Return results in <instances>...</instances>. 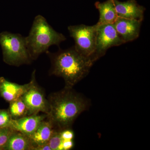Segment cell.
<instances>
[{"label": "cell", "mask_w": 150, "mask_h": 150, "mask_svg": "<svg viewBox=\"0 0 150 150\" xmlns=\"http://www.w3.org/2000/svg\"><path fill=\"white\" fill-rule=\"evenodd\" d=\"M63 139L61 135V131L55 130L47 143L51 150H62Z\"/></svg>", "instance_id": "2e32d148"}, {"label": "cell", "mask_w": 150, "mask_h": 150, "mask_svg": "<svg viewBox=\"0 0 150 150\" xmlns=\"http://www.w3.org/2000/svg\"><path fill=\"white\" fill-rule=\"evenodd\" d=\"M50 57V74L61 77L64 80L65 88H73L89 72L94 62L82 55L73 46L68 49H59L56 53L46 52Z\"/></svg>", "instance_id": "7a4b0ae2"}, {"label": "cell", "mask_w": 150, "mask_h": 150, "mask_svg": "<svg viewBox=\"0 0 150 150\" xmlns=\"http://www.w3.org/2000/svg\"><path fill=\"white\" fill-rule=\"evenodd\" d=\"M61 135L62 139L64 140H72L74 137V132L71 129L61 131Z\"/></svg>", "instance_id": "d6986e66"}, {"label": "cell", "mask_w": 150, "mask_h": 150, "mask_svg": "<svg viewBox=\"0 0 150 150\" xmlns=\"http://www.w3.org/2000/svg\"><path fill=\"white\" fill-rule=\"evenodd\" d=\"M48 102L49 110L46 117L59 131L71 129L78 116L90 106L88 99L72 88H65L51 94Z\"/></svg>", "instance_id": "6da1fadb"}, {"label": "cell", "mask_w": 150, "mask_h": 150, "mask_svg": "<svg viewBox=\"0 0 150 150\" xmlns=\"http://www.w3.org/2000/svg\"><path fill=\"white\" fill-rule=\"evenodd\" d=\"M96 8L99 12V19L96 25L113 24L118 18L113 0H107L103 3L96 2Z\"/></svg>", "instance_id": "4fadbf2b"}, {"label": "cell", "mask_w": 150, "mask_h": 150, "mask_svg": "<svg viewBox=\"0 0 150 150\" xmlns=\"http://www.w3.org/2000/svg\"><path fill=\"white\" fill-rule=\"evenodd\" d=\"M9 112L13 119H17L28 115V111L21 97L10 102Z\"/></svg>", "instance_id": "9a60e30c"}, {"label": "cell", "mask_w": 150, "mask_h": 150, "mask_svg": "<svg viewBox=\"0 0 150 150\" xmlns=\"http://www.w3.org/2000/svg\"><path fill=\"white\" fill-rule=\"evenodd\" d=\"M96 28V24L92 26L77 25H70L68 28L70 36L74 40L75 49L82 55L91 59L94 62Z\"/></svg>", "instance_id": "5b68a950"}, {"label": "cell", "mask_w": 150, "mask_h": 150, "mask_svg": "<svg viewBox=\"0 0 150 150\" xmlns=\"http://www.w3.org/2000/svg\"><path fill=\"white\" fill-rule=\"evenodd\" d=\"M34 150H51L48 144L38 146L34 148Z\"/></svg>", "instance_id": "44dd1931"}, {"label": "cell", "mask_w": 150, "mask_h": 150, "mask_svg": "<svg viewBox=\"0 0 150 150\" xmlns=\"http://www.w3.org/2000/svg\"><path fill=\"white\" fill-rule=\"evenodd\" d=\"M74 143L72 140H64L62 144V150H69L72 149Z\"/></svg>", "instance_id": "ffe728a7"}, {"label": "cell", "mask_w": 150, "mask_h": 150, "mask_svg": "<svg viewBox=\"0 0 150 150\" xmlns=\"http://www.w3.org/2000/svg\"><path fill=\"white\" fill-rule=\"evenodd\" d=\"M21 98L27 108L28 115L38 114L40 112L47 114L49 112L48 100L41 89L36 85L35 81Z\"/></svg>", "instance_id": "52a82bcc"}, {"label": "cell", "mask_w": 150, "mask_h": 150, "mask_svg": "<svg viewBox=\"0 0 150 150\" xmlns=\"http://www.w3.org/2000/svg\"><path fill=\"white\" fill-rule=\"evenodd\" d=\"M142 21L118 17L114 26L124 43L137 39L139 35Z\"/></svg>", "instance_id": "ba28073f"}, {"label": "cell", "mask_w": 150, "mask_h": 150, "mask_svg": "<svg viewBox=\"0 0 150 150\" xmlns=\"http://www.w3.org/2000/svg\"><path fill=\"white\" fill-rule=\"evenodd\" d=\"M34 147L27 135L14 131L3 150H33Z\"/></svg>", "instance_id": "5bb4252c"}, {"label": "cell", "mask_w": 150, "mask_h": 150, "mask_svg": "<svg viewBox=\"0 0 150 150\" xmlns=\"http://www.w3.org/2000/svg\"><path fill=\"white\" fill-rule=\"evenodd\" d=\"M55 130L50 121L44 120L34 132L27 135L34 147L33 150L35 147L47 144Z\"/></svg>", "instance_id": "7c38bea8"}, {"label": "cell", "mask_w": 150, "mask_h": 150, "mask_svg": "<svg viewBox=\"0 0 150 150\" xmlns=\"http://www.w3.org/2000/svg\"><path fill=\"white\" fill-rule=\"evenodd\" d=\"M11 119L8 110H0V128L8 127Z\"/></svg>", "instance_id": "ac0fdd59"}, {"label": "cell", "mask_w": 150, "mask_h": 150, "mask_svg": "<svg viewBox=\"0 0 150 150\" xmlns=\"http://www.w3.org/2000/svg\"><path fill=\"white\" fill-rule=\"evenodd\" d=\"M118 17L137 20L142 21L144 18L145 8L139 5L135 0L120 2L113 0Z\"/></svg>", "instance_id": "8fae6325"}, {"label": "cell", "mask_w": 150, "mask_h": 150, "mask_svg": "<svg viewBox=\"0 0 150 150\" xmlns=\"http://www.w3.org/2000/svg\"><path fill=\"white\" fill-rule=\"evenodd\" d=\"M66 39L65 35L56 31L40 15L35 17L29 34L25 37L28 50L33 60L46 53L50 46H59Z\"/></svg>", "instance_id": "3957f363"}, {"label": "cell", "mask_w": 150, "mask_h": 150, "mask_svg": "<svg viewBox=\"0 0 150 150\" xmlns=\"http://www.w3.org/2000/svg\"><path fill=\"white\" fill-rule=\"evenodd\" d=\"M46 117V115L34 114L19 119H11L8 127L13 131L28 136L35 131L40 123Z\"/></svg>", "instance_id": "30bf717a"}, {"label": "cell", "mask_w": 150, "mask_h": 150, "mask_svg": "<svg viewBox=\"0 0 150 150\" xmlns=\"http://www.w3.org/2000/svg\"><path fill=\"white\" fill-rule=\"evenodd\" d=\"M96 25V47L94 56L95 62L104 56L108 48L124 43L118 35L114 24Z\"/></svg>", "instance_id": "8992f818"}, {"label": "cell", "mask_w": 150, "mask_h": 150, "mask_svg": "<svg viewBox=\"0 0 150 150\" xmlns=\"http://www.w3.org/2000/svg\"><path fill=\"white\" fill-rule=\"evenodd\" d=\"M14 131L9 127L0 128V150H3Z\"/></svg>", "instance_id": "e0dca14e"}, {"label": "cell", "mask_w": 150, "mask_h": 150, "mask_svg": "<svg viewBox=\"0 0 150 150\" xmlns=\"http://www.w3.org/2000/svg\"><path fill=\"white\" fill-rule=\"evenodd\" d=\"M32 80L29 83L19 85L0 77V95L6 101L11 102L23 95L35 81V71L32 74Z\"/></svg>", "instance_id": "9c48e42d"}, {"label": "cell", "mask_w": 150, "mask_h": 150, "mask_svg": "<svg viewBox=\"0 0 150 150\" xmlns=\"http://www.w3.org/2000/svg\"><path fill=\"white\" fill-rule=\"evenodd\" d=\"M4 62L11 66L28 64L32 61L26 45L25 37L19 33L4 31L0 33Z\"/></svg>", "instance_id": "277c9868"}]
</instances>
